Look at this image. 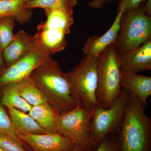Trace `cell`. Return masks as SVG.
<instances>
[{
	"label": "cell",
	"mask_w": 151,
	"mask_h": 151,
	"mask_svg": "<svg viewBox=\"0 0 151 151\" xmlns=\"http://www.w3.org/2000/svg\"><path fill=\"white\" fill-rule=\"evenodd\" d=\"M29 77L60 115L76 106L77 101L65 73L50 57L36 68Z\"/></svg>",
	"instance_id": "1"
},
{
	"label": "cell",
	"mask_w": 151,
	"mask_h": 151,
	"mask_svg": "<svg viewBox=\"0 0 151 151\" xmlns=\"http://www.w3.org/2000/svg\"><path fill=\"white\" fill-rule=\"evenodd\" d=\"M124 117L116 132L119 151H151V119L139 99L129 92Z\"/></svg>",
	"instance_id": "2"
},
{
	"label": "cell",
	"mask_w": 151,
	"mask_h": 151,
	"mask_svg": "<svg viewBox=\"0 0 151 151\" xmlns=\"http://www.w3.org/2000/svg\"><path fill=\"white\" fill-rule=\"evenodd\" d=\"M121 55L111 45L97 57L96 98L98 105L109 108L122 92Z\"/></svg>",
	"instance_id": "3"
},
{
	"label": "cell",
	"mask_w": 151,
	"mask_h": 151,
	"mask_svg": "<svg viewBox=\"0 0 151 151\" xmlns=\"http://www.w3.org/2000/svg\"><path fill=\"white\" fill-rule=\"evenodd\" d=\"M151 39V17L146 15L143 3L123 12L120 30L114 43L118 54L122 55L137 48Z\"/></svg>",
	"instance_id": "4"
},
{
	"label": "cell",
	"mask_w": 151,
	"mask_h": 151,
	"mask_svg": "<svg viewBox=\"0 0 151 151\" xmlns=\"http://www.w3.org/2000/svg\"><path fill=\"white\" fill-rule=\"evenodd\" d=\"M46 20L38 25L35 35L38 43L50 55L65 49L66 36L74 22L73 11L55 9L45 12Z\"/></svg>",
	"instance_id": "5"
},
{
	"label": "cell",
	"mask_w": 151,
	"mask_h": 151,
	"mask_svg": "<svg viewBox=\"0 0 151 151\" xmlns=\"http://www.w3.org/2000/svg\"><path fill=\"white\" fill-rule=\"evenodd\" d=\"M93 112L94 109L77 102L75 108L60 115L57 122V132L84 150L94 151L92 138Z\"/></svg>",
	"instance_id": "6"
},
{
	"label": "cell",
	"mask_w": 151,
	"mask_h": 151,
	"mask_svg": "<svg viewBox=\"0 0 151 151\" xmlns=\"http://www.w3.org/2000/svg\"><path fill=\"white\" fill-rule=\"evenodd\" d=\"M97 63V57L85 55L75 67L65 73L77 102L92 110L98 105L96 95Z\"/></svg>",
	"instance_id": "7"
},
{
	"label": "cell",
	"mask_w": 151,
	"mask_h": 151,
	"mask_svg": "<svg viewBox=\"0 0 151 151\" xmlns=\"http://www.w3.org/2000/svg\"><path fill=\"white\" fill-rule=\"evenodd\" d=\"M129 92L122 88L119 97L108 108L98 105L94 109L92 138L94 151L107 135L116 133L124 117L129 97Z\"/></svg>",
	"instance_id": "8"
},
{
	"label": "cell",
	"mask_w": 151,
	"mask_h": 151,
	"mask_svg": "<svg viewBox=\"0 0 151 151\" xmlns=\"http://www.w3.org/2000/svg\"><path fill=\"white\" fill-rule=\"evenodd\" d=\"M50 57V55L36 41L33 48L26 55L1 72L0 86L29 77L33 70Z\"/></svg>",
	"instance_id": "9"
},
{
	"label": "cell",
	"mask_w": 151,
	"mask_h": 151,
	"mask_svg": "<svg viewBox=\"0 0 151 151\" xmlns=\"http://www.w3.org/2000/svg\"><path fill=\"white\" fill-rule=\"evenodd\" d=\"M18 134L19 139L27 144L33 151H73L75 147L69 139L58 133Z\"/></svg>",
	"instance_id": "10"
},
{
	"label": "cell",
	"mask_w": 151,
	"mask_h": 151,
	"mask_svg": "<svg viewBox=\"0 0 151 151\" xmlns=\"http://www.w3.org/2000/svg\"><path fill=\"white\" fill-rule=\"evenodd\" d=\"M122 72L137 73L151 70V39L121 55Z\"/></svg>",
	"instance_id": "11"
},
{
	"label": "cell",
	"mask_w": 151,
	"mask_h": 151,
	"mask_svg": "<svg viewBox=\"0 0 151 151\" xmlns=\"http://www.w3.org/2000/svg\"><path fill=\"white\" fill-rule=\"evenodd\" d=\"M123 11L118 12L113 24L103 35L92 36L87 39L82 51L85 55L97 57L107 47L116 42L120 29V22Z\"/></svg>",
	"instance_id": "12"
},
{
	"label": "cell",
	"mask_w": 151,
	"mask_h": 151,
	"mask_svg": "<svg viewBox=\"0 0 151 151\" xmlns=\"http://www.w3.org/2000/svg\"><path fill=\"white\" fill-rule=\"evenodd\" d=\"M35 36L20 30L15 34L13 40L3 50V59L6 67L10 66L26 55L35 45Z\"/></svg>",
	"instance_id": "13"
},
{
	"label": "cell",
	"mask_w": 151,
	"mask_h": 151,
	"mask_svg": "<svg viewBox=\"0 0 151 151\" xmlns=\"http://www.w3.org/2000/svg\"><path fill=\"white\" fill-rule=\"evenodd\" d=\"M121 86L137 97L146 108L147 100L151 95V76L122 71Z\"/></svg>",
	"instance_id": "14"
},
{
	"label": "cell",
	"mask_w": 151,
	"mask_h": 151,
	"mask_svg": "<svg viewBox=\"0 0 151 151\" xmlns=\"http://www.w3.org/2000/svg\"><path fill=\"white\" fill-rule=\"evenodd\" d=\"M28 115L47 133H57V122L60 115L50 103L33 106Z\"/></svg>",
	"instance_id": "15"
},
{
	"label": "cell",
	"mask_w": 151,
	"mask_h": 151,
	"mask_svg": "<svg viewBox=\"0 0 151 151\" xmlns=\"http://www.w3.org/2000/svg\"><path fill=\"white\" fill-rule=\"evenodd\" d=\"M27 0H0V17H11L20 24L30 20L32 9L27 6Z\"/></svg>",
	"instance_id": "16"
},
{
	"label": "cell",
	"mask_w": 151,
	"mask_h": 151,
	"mask_svg": "<svg viewBox=\"0 0 151 151\" xmlns=\"http://www.w3.org/2000/svg\"><path fill=\"white\" fill-rule=\"evenodd\" d=\"M8 110L12 122L18 133L37 134L48 133L28 114L16 108H9Z\"/></svg>",
	"instance_id": "17"
},
{
	"label": "cell",
	"mask_w": 151,
	"mask_h": 151,
	"mask_svg": "<svg viewBox=\"0 0 151 151\" xmlns=\"http://www.w3.org/2000/svg\"><path fill=\"white\" fill-rule=\"evenodd\" d=\"M15 84L19 94L32 106L48 103L45 95L29 77L15 82Z\"/></svg>",
	"instance_id": "18"
},
{
	"label": "cell",
	"mask_w": 151,
	"mask_h": 151,
	"mask_svg": "<svg viewBox=\"0 0 151 151\" xmlns=\"http://www.w3.org/2000/svg\"><path fill=\"white\" fill-rule=\"evenodd\" d=\"M1 102L7 108H17L24 112H29L32 106L23 99L17 91L15 82L2 86Z\"/></svg>",
	"instance_id": "19"
},
{
	"label": "cell",
	"mask_w": 151,
	"mask_h": 151,
	"mask_svg": "<svg viewBox=\"0 0 151 151\" xmlns=\"http://www.w3.org/2000/svg\"><path fill=\"white\" fill-rule=\"evenodd\" d=\"M78 0H30L27 1L28 8L43 9L45 12L55 9L71 10L78 4Z\"/></svg>",
	"instance_id": "20"
},
{
	"label": "cell",
	"mask_w": 151,
	"mask_h": 151,
	"mask_svg": "<svg viewBox=\"0 0 151 151\" xmlns=\"http://www.w3.org/2000/svg\"><path fill=\"white\" fill-rule=\"evenodd\" d=\"M14 19L11 17H0V48L2 52L13 40Z\"/></svg>",
	"instance_id": "21"
},
{
	"label": "cell",
	"mask_w": 151,
	"mask_h": 151,
	"mask_svg": "<svg viewBox=\"0 0 151 151\" xmlns=\"http://www.w3.org/2000/svg\"><path fill=\"white\" fill-rule=\"evenodd\" d=\"M0 133L8 135L23 145V142L19 137L10 117L8 115L0 100Z\"/></svg>",
	"instance_id": "22"
},
{
	"label": "cell",
	"mask_w": 151,
	"mask_h": 151,
	"mask_svg": "<svg viewBox=\"0 0 151 151\" xmlns=\"http://www.w3.org/2000/svg\"><path fill=\"white\" fill-rule=\"evenodd\" d=\"M95 151H119V140L117 134L111 133L107 135Z\"/></svg>",
	"instance_id": "23"
},
{
	"label": "cell",
	"mask_w": 151,
	"mask_h": 151,
	"mask_svg": "<svg viewBox=\"0 0 151 151\" xmlns=\"http://www.w3.org/2000/svg\"><path fill=\"white\" fill-rule=\"evenodd\" d=\"M0 146L7 151H27L23 145L8 135L0 133Z\"/></svg>",
	"instance_id": "24"
},
{
	"label": "cell",
	"mask_w": 151,
	"mask_h": 151,
	"mask_svg": "<svg viewBox=\"0 0 151 151\" xmlns=\"http://www.w3.org/2000/svg\"><path fill=\"white\" fill-rule=\"evenodd\" d=\"M145 1V0H120L118 4V12H125L135 8Z\"/></svg>",
	"instance_id": "25"
},
{
	"label": "cell",
	"mask_w": 151,
	"mask_h": 151,
	"mask_svg": "<svg viewBox=\"0 0 151 151\" xmlns=\"http://www.w3.org/2000/svg\"><path fill=\"white\" fill-rule=\"evenodd\" d=\"M118 0H93L88 3V5L92 8L100 9L104 7L105 5Z\"/></svg>",
	"instance_id": "26"
},
{
	"label": "cell",
	"mask_w": 151,
	"mask_h": 151,
	"mask_svg": "<svg viewBox=\"0 0 151 151\" xmlns=\"http://www.w3.org/2000/svg\"><path fill=\"white\" fill-rule=\"evenodd\" d=\"M144 8L147 15L151 17V0H147L144 4Z\"/></svg>",
	"instance_id": "27"
},
{
	"label": "cell",
	"mask_w": 151,
	"mask_h": 151,
	"mask_svg": "<svg viewBox=\"0 0 151 151\" xmlns=\"http://www.w3.org/2000/svg\"><path fill=\"white\" fill-rule=\"evenodd\" d=\"M6 68V65L3 59L2 52L0 48V72L3 71Z\"/></svg>",
	"instance_id": "28"
},
{
	"label": "cell",
	"mask_w": 151,
	"mask_h": 151,
	"mask_svg": "<svg viewBox=\"0 0 151 151\" xmlns=\"http://www.w3.org/2000/svg\"><path fill=\"white\" fill-rule=\"evenodd\" d=\"M73 151H86L85 150H82L80 148L78 147H77V146H76L75 147H74V149H73Z\"/></svg>",
	"instance_id": "29"
},
{
	"label": "cell",
	"mask_w": 151,
	"mask_h": 151,
	"mask_svg": "<svg viewBox=\"0 0 151 151\" xmlns=\"http://www.w3.org/2000/svg\"><path fill=\"white\" fill-rule=\"evenodd\" d=\"M0 151H7L5 150H4L3 147H2L1 146H0Z\"/></svg>",
	"instance_id": "30"
},
{
	"label": "cell",
	"mask_w": 151,
	"mask_h": 151,
	"mask_svg": "<svg viewBox=\"0 0 151 151\" xmlns=\"http://www.w3.org/2000/svg\"><path fill=\"white\" fill-rule=\"evenodd\" d=\"M28 1H30V0H27Z\"/></svg>",
	"instance_id": "31"
}]
</instances>
